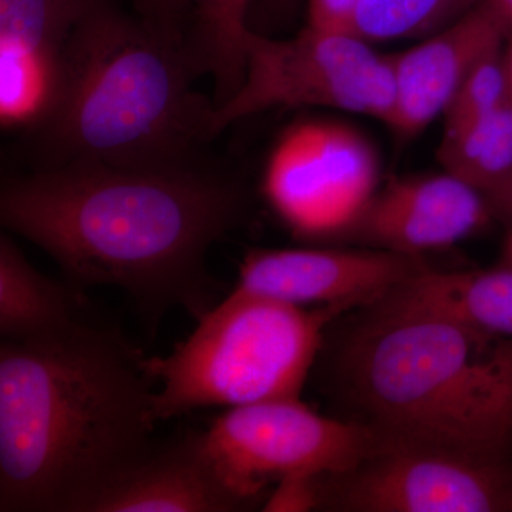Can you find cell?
<instances>
[{"label":"cell","mask_w":512,"mask_h":512,"mask_svg":"<svg viewBox=\"0 0 512 512\" xmlns=\"http://www.w3.org/2000/svg\"><path fill=\"white\" fill-rule=\"evenodd\" d=\"M242 212L241 188L202 164L39 167L0 190L3 227L47 252L77 288L126 291L153 332L171 309L198 322L217 305L208 251Z\"/></svg>","instance_id":"cell-1"},{"label":"cell","mask_w":512,"mask_h":512,"mask_svg":"<svg viewBox=\"0 0 512 512\" xmlns=\"http://www.w3.org/2000/svg\"><path fill=\"white\" fill-rule=\"evenodd\" d=\"M147 356L99 312L0 343V512H76L150 450Z\"/></svg>","instance_id":"cell-2"},{"label":"cell","mask_w":512,"mask_h":512,"mask_svg":"<svg viewBox=\"0 0 512 512\" xmlns=\"http://www.w3.org/2000/svg\"><path fill=\"white\" fill-rule=\"evenodd\" d=\"M187 46L114 0H97L64 47L55 103L25 133L32 168L183 167L212 138L214 101L198 93Z\"/></svg>","instance_id":"cell-3"},{"label":"cell","mask_w":512,"mask_h":512,"mask_svg":"<svg viewBox=\"0 0 512 512\" xmlns=\"http://www.w3.org/2000/svg\"><path fill=\"white\" fill-rule=\"evenodd\" d=\"M343 392L392 439L512 454V339L369 308L338 360Z\"/></svg>","instance_id":"cell-4"},{"label":"cell","mask_w":512,"mask_h":512,"mask_svg":"<svg viewBox=\"0 0 512 512\" xmlns=\"http://www.w3.org/2000/svg\"><path fill=\"white\" fill-rule=\"evenodd\" d=\"M345 311L308 309L234 289L171 355L147 357L148 372L161 384L153 396L154 420L204 407L299 399L326 328Z\"/></svg>","instance_id":"cell-5"},{"label":"cell","mask_w":512,"mask_h":512,"mask_svg":"<svg viewBox=\"0 0 512 512\" xmlns=\"http://www.w3.org/2000/svg\"><path fill=\"white\" fill-rule=\"evenodd\" d=\"M349 30L306 26L291 39L249 33L241 86L215 109L214 130L272 109L325 107L389 124L394 83L390 56Z\"/></svg>","instance_id":"cell-6"},{"label":"cell","mask_w":512,"mask_h":512,"mask_svg":"<svg viewBox=\"0 0 512 512\" xmlns=\"http://www.w3.org/2000/svg\"><path fill=\"white\" fill-rule=\"evenodd\" d=\"M201 433L221 476L254 508L264 507L269 485L291 474L348 473L376 440L369 424L330 419L299 399L229 409Z\"/></svg>","instance_id":"cell-7"},{"label":"cell","mask_w":512,"mask_h":512,"mask_svg":"<svg viewBox=\"0 0 512 512\" xmlns=\"http://www.w3.org/2000/svg\"><path fill=\"white\" fill-rule=\"evenodd\" d=\"M320 507L349 512H512V454L383 436L348 473L320 476Z\"/></svg>","instance_id":"cell-8"},{"label":"cell","mask_w":512,"mask_h":512,"mask_svg":"<svg viewBox=\"0 0 512 512\" xmlns=\"http://www.w3.org/2000/svg\"><path fill=\"white\" fill-rule=\"evenodd\" d=\"M379 160L367 138L336 121L293 124L266 161L262 191L295 237L348 234L379 190Z\"/></svg>","instance_id":"cell-9"},{"label":"cell","mask_w":512,"mask_h":512,"mask_svg":"<svg viewBox=\"0 0 512 512\" xmlns=\"http://www.w3.org/2000/svg\"><path fill=\"white\" fill-rule=\"evenodd\" d=\"M426 269L420 258L386 249H252L239 266L235 291L296 306L372 305Z\"/></svg>","instance_id":"cell-10"},{"label":"cell","mask_w":512,"mask_h":512,"mask_svg":"<svg viewBox=\"0 0 512 512\" xmlns=\"http://www.w3.org/2000/svg\"><path fill=\"white\" fill-rule=\"evenodd\" d=\"M493 217L480 191L444 171L390 181L350 232L375 248L419 258L476 234Z\"/></svg>","instance_id":"cell-11"},{"label":"cell","mask_w":512,"mask_h":512,"mask_svg":"<svg viewBox=\"0 0 512 512\" xmlns=\"http://www.w3.org/2000/svg\"><path fill=\"white\" fill-rule=\"evenodd\" d=\"M252 505L221 476L201 431L154 443L84 498L76 512H238Z\"/></svg>","instance_id":"cell-12"},{"label":"cell","mask_w":512,"mask_h":512,"mask_svg":"<svg viewBox=\"0 0 512 512\" xmlns=\"http://www.w3.org/2000/svg\"><path fill=\"white\" fill-rule=\"evenodd\" d=\"M507 26L480 3L447 28L416 46L390 55L394 83L389 126L414 137L443 117L467 74L485 57L503 49Z\"/></svg>","instance_id":"cell-13"},{"label":"cell","mask_w":512,"mask_h":512,"mask_svg":"<svg viewBox=\"0 0 512 512\" xmlns=\"http://www.w3.org/2000/svg\"><path fill=\"white\" fill-rule=\"evenodd\" d=\"M367 308L421 313L512 339V268L439 272L426 268Z\"/></svg>","instance_id":"cell-14"},{"label":"cell","mask_w":512,"mask_h":512,"mask_svg":"<svg viewBox=\"0 0 512 512\" xmlns=\"http://www.w3.org/2000/svg\"><path fill=\"white\" fill-rule=\"evenodd\" d=\"M97 312L86 291L40 274L9 235L0 237V336L45 338Z\"/></svg>","instance_id":"cell-15"},{"label":"cell","mask_w":512,"mask_h":512,"mask_svg":"<svg viewBox=\"0 0 512 512\" xmlns=\"http://www.w3.org/2000/svg\"><path fill=\"white\" fill-rule=\"evenodd\" d=\"M97 0H0V59L59 72L70 36Z\"/></svg>","instance_id":"cell-16"},{"label":"cell","mask_w":512,"mask_h":512,"mask_svg":"<svg viewBox=\"0 0 512 512\" xmlns=\"http://www.w3.org/2000/svg\"><path fill=\"white\" fill-rule=\"evenodd\" d=\"M252 0H194L187 37L198 73L214 80V104L222 106L241 86Z\"/></svg>","instance_id":"cell-17"},{"label":"cell","mask_w":512,"mask_h":512,"mask_svg":"<svg viewBox=\"0 0 512 512\" xmlns=\"http://www.w3.org/2000/svg\"><path fill=\"white\" fill-rule=\"evenodd\" d=\"M440 163L447 173L481 194L512 175V106L505 103L488 116L443 133Z\"/></svg>","instance_id":"cell-18"},{"label":"cell","mask_w":512,"mask_h":512,"mask_svg":"<svg viewBox=\"0 0 512 512\" xmlns=\"http://www.w3.org/2000/svg\"><path fill=\"white\" fill-rule=\"evenodd\" d=\"M481 0H360L350 32L366 42L423 39L447 28Z\"/></svg>","instance_id":"cell-19"},{"label":"cell","mask_w":512,"mask_h":512,"mask_svg":"<svg viewBox=\"0 0 512 512\" xmlns=\"http://www.w3.org/2000/svg\"><path fill=\"white\" fill-rule=\"evenodd\" d=\"M507 103L503 69V50L485 57L460 84L446 113L444 133L457 130L488 116Z\"/></svg>","instance_id":"cell-20"},{"label":"cell","mask_w":512,"mask_h":512,"mask_svg":"<svg viewBox=\"0 0 512 512\" xmlns=\"http://www.w3.org/2000/svg\"><path fill=\"white\" fill-rule=\"evenodd\" d=\"M134 15L167 39L187 46L194 0H128Z\"/></svg>","instance_id":"cell-21"},{"label":"cell","mask_w":512,"mask_h":512,"mask_svg":"<svg viewBox=\"0 0 512 512\" xmlns=\"http://www.w3.org/2000/svg\"><path fill=\"white\" fill-rule=\"evenodd\" d=\"M319 477L291 474L278 481L266 498L262 511L308 512L320 507Z\"/></svg>","instance_id":"cell-22"},{"label":"cell","mask_w":512,"mask_h":512,"mask_svg":"<svg viewBox=\"0 0 512 512\" xmlns=\"http://www.w3.org/2000/svg\"><path fill=\"white\" fill-rule=\"evenodd\" d=\"M359 2L360 0H308L306 26L326 30H349Z\"/></svg>","instance_id":"cell-23"},{"label":"cell","mask_w":512,"mask_h":512,"mask_svg":"<svg viewBox=\"0 0 512 512\" xmlns=\"http://www.w3.org/2000/svg\"><path fill=\"white\" fill-rule=\"evenodd\" d=\"M493 215L504 218L512 225V175L484 195Z\"/></svg>","instance_id":"cell-24"},{"label":"cell","mask_w":512,"mask_h":512,"mask_svg":"<svg viewBox=\"0 0 512 512\" xmlns=\"http://www.w3.org/2000/svg\"><path fill=\"white\" fill-rule=\"evenodd\" d=\"M512 32V0H481Z\"/></svg>","instance_id":"cell-25"},{"label":"cell","mask_w":512,"mask_h":512,"mask_svg":"<svg viewBox=\"0 0 512 512\" xmlns=\"http://www.w3.org/2000/svg\"><path fill=\"white\" fill-rule=\"evenodd\" d=\"M503 69L505 89H507V101L512 106V37L510 43H508L507 49L503 52Z\"/></svg>","instance_id":"cell-26"},{"label":"cell","mask_w":512,"mask_h":512,"mask_svg":"<svg viewBox=\"0 0 512 512\" xmlns=\"http://www.w3.org/2000/svg\"><path fill=\"white\" fill-rule=\"evenodd\" d=\"M501 264L512 268V225L508 228L507 237L504 239L503 261H501Z\"/></svg>","instance_id":"cell-27"}]
</instances>
